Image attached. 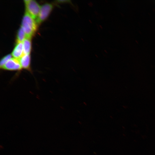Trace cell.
Masks as SVG:
<instances>
[{
    "label": "cell",
    "mask_w": 155,
    "mask_h": 155,
    "mask_svg": "<svg viewBox=\"0 0 155 155\" xmlns=\"http://www.w3.org/2000/svg\"><path fill=\"white\" fill-rule=\"evenodd\" d=\"M10 71H20L22 69L19 60L14 58L9 59L1 68Z\"/></svg>",
    "instance_id": "4"
},
{
    "label": "cell",
    "mask_w": 155,
    "mask_h": 155,
    "mask_svg": "<svg viewBox=\"0 0 155 155\" xmlns=\"http://www.w3.org/2000/svg\"><path fill=\"white\" fill-rule=\"evenodd\" d=\"M22 42H16V44L11 53L13 58L19 59L24 55Z\"/></svg>",
    "instance_id": "5"
},
{
    "label": "cell",
    "mask_w": 155,
    "mask_h": 155,
    "mask_svg": "<svg viewBox=\"0 0 155 155\" xmlns=\"http://www.w3.org/2000/svg\"><path fill=\"white\" fill-rule=\"evenodd\" d=\"M11 55L8 54L4 56L1 59L0 62V67L1 69L7 62L11 58Z\"/></svg>",
    "instance_id": "9"
},
{
    "label": "cell",
    "mask_w": 155,
    "mask_h": 155,
    "mask_svg": "<svg viewBox=\"0 0 155 155\" xmlns=\"http://www.w3.org/2000/svg\"><path fill=\"white\" fill-rule=\"evenodd\" d=\"M19 60L22 69L30 72L32 71L30 67V59L29 54H24Z\"/></svg>",
    "instance_id": "6"
},
{
    "label": "cell",
    "mask_w": 155,
    "mask_h": 155,
    "mask_svg": "<svg viewBox=\"0 0 155 155\" xmlns=\"http://www.w3.org/2000/svg\"><path fill=\"white\" fill-rule=\"evenodd\" d=\"M34 19L26 11L22 20L21 27L25 32L26 38H31L36 31L37 24Z\"/></svg>",
    "instance_id": "1"
},
{
    "label": "cell",
    "mask_w": 155,
    "mask_h": 155,
    "mask_svg": "<svg viewBox=\"0 0 155 155\" xmlns=\"http://www.w3.org/2000/svg\"><path fill=\"white\" fill-rule=\"evenodd\" d=\"M26 10L34 19H36L39 14L41 7L38 3L33 0L24 1Z\"/></svg>",
    "instance_id": "2"
},
{
    "label": "cell",
    "mask_w": 155,
    "mask_h": 155,
    "mask_svg": "<svg viewBox=\"0 0 155 155\" xmlns=\"http://www.w3.org/2000/svg\"><path fill=\"white\" fill-rule=\"evenodd\" d=\"M58 2L59 3H66V2H70V0H59L58 1Z\"/></svg>",
    "instance_id": "10"
},
{
    "label": "cell",
    "mask_w": 155,
    "mask_h": 155,
    "mask_svg": "<svg viewBox=\"0 0 155 155\" xmlns=\"http://www.w3.org/2000/svg\"><path fill=\"white\" fill-rule=\"evenodd\" d=\"M53 7L52 5L49 3H46L41 7L39 14L36 21L37 24L41 23L47 18Z\"/></svg>",
    "instance_id": "3"
},
{
    "label": "cell",
    "mask_w": 155,
    "mask_h": 155,
    "mask_svg": "<svg viewBox=\"0 0 155 155\" xmlns=\"http://www.w3.org/2000/svg\"><path fill=\"white\" fill-rule=\"evenodd\" d=\"M31 38H26L22 42L24 54H29L31 49Z\"/></svg>",
    "instance_id": "7"
},
{
    "label": "cell",
    "mask_w": 155,
    "mask_h": 155,
    "mask_svg": "<svg viewBox=\"0 0 155 155\" xmlns=\"http://www.w3.org/2000/svg\"><path fill=\"white\" fill-rule=\"evenodd\" d=\"M26 38V34L22 28L19 29L17 34V42H22Z\"/></svg>",
    "instance_id": "8"
}]
</instances>
